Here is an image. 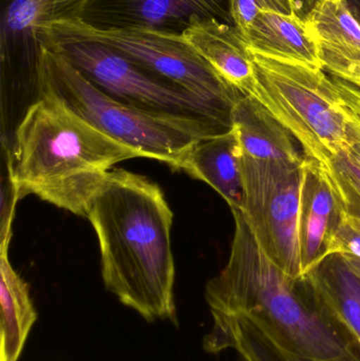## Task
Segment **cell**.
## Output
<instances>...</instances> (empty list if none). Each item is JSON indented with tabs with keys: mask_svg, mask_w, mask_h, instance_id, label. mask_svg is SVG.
<instances>
[{
	"mask_svg": "<svg viewBox=\"0 0 360 361\" xmlns=\"http://www.w3.org/2000/svg\"><path fill=\"white\" fill-rule=\"evenodd\" d=\"M230 258L205 288L213 317L203 349L218 354L228 339L249 335L312 360H333L354 349L317 307L302 280L275 265L256 243L239 210Z\"/></svg>",
	"mask_w": 360,
	"mask_h": 361,
	"instance_id": "cell-1",
	"label": "cell"
},
{
	"mask_svg": "<svg viewBox=\"0 0 360 361\" xmlns=\"http://www.w3.org/2000/svg\"><path fill=\"white\" fill-rule=\"evenodd\" d=\"M85 216L97 235L107 290L146 322L178 326L173 214L160 186L112 169L89 199Z\"/></svg>",
	"mask_w": 360,
	"mask_h": 361,
	"instance_id": "cell-2",
	"label": "cell"
},
{
	"mask_svg": "<svg viewBox=\"0 0 360 361\" xmlns=\"http://www.w3.org/2000/svg\"><path fill=\"white\" fill-rule=\"evenodd\" d=\"M8 154V182L17 200L35 195L82 216L114 165L143 158L42 93L19 120Z\"/></svg>",
	"mask_w": 360,
	"mask_h": 361,
	"instance_id": "cell-3",
	"label": "cell"
},
{
	"mask_svg": "<svg viewBox=\"0 0 360 361\" xmlns=\"http://www.w3.org/2000/svg\"><path fill=\"white\" fill-rule=\"evenodd\" d=\"M38 93L51 95L82 120L143 158L173 169L198 140L220 135L200 123L150 114L99 90L56 49L39 44L35 66Z\"/></svg>",
	"mask_w": 360,
	"mask_h": 361,
	"instance_id": "cell-4",
	"label": "cell"
},
{
	"mask_svg": "<svg viewBox=\"0 0 360 361\" xmlns=\"http://www.w3.org/2000/svg\"><path fill=\"white\" fill-rule=\"evenodd\" d=\"M36 34L38 44H104L150 73L228 109H234L244 95L222 80L182 33L130 25H97L82 17H70L42 21Z\"/></svg>",
	"mask_w": 360,
	"mask_h": 361,
	"instance_id": "cell-5",
	"label": "cell"
},
{
	"mask_svg": "<svg viewBox=\"0 0 360 361\" xmlns=\"http://www.w3.org/2000/svg\"><path fill=\"white\" fill-rule=\"evenodd\" d=\"M254 61L253 97L295 137L304 158L323 164L348 150V122L329 74L258 53Z\"/></svg>",
	"mask_w": 360,
	"mask_h": 361,
	"instance_id": "cell-6",
	"label": "cell"
},
{
	"mask_svg": "<svg viewBox=\"0 0 360 361\" xmlns=\"http://www.w3.org/2000/svg\"><path fill=\"white\" fill-rule=\"evenodd\" d=\"M63 53L99 90L150 114L200 123L218 133L232 128V110L150 73L97 42L44 44Z\"/></svg>",
	"mask_w": 360,
	"mask_h": 361,
	"instance_id": "cell-7",
	"label": "cell"
},
{
	"mask_svg": "<svg viewBox=\"0 0 360 361\" xmlns=\"http://www.w3.org/2000/svg\"><path fill=\"white\" fill-rule=\"evenodd\" d=\"M308 160L264 161L242 157L240 212L256 243L285 275L302 279L299 220Z\"/></svg>",
	"mask_w": 360,
	"mask_h": 361,
	"instance_id": "cell-8",
	"label": "cell"
},
{
	"mask_svg": "<svg viewBox=\"0 0 360 361\" xmlns=\"http://www.w3.org/2000/svg\"><path fill=\"white\" fill-rule=\"evenodd\" d=\"M82 18L97 25H130L182 33L194 18L228 23L230 0H94Z\"/></svg>",
	"mask_w": 360,
	"mask_h": 361,
	"instance_id": "cell-9",
	"label": "cell"
},
{
	"mask_svg": "<svg viewBox=\"0 0 360 361\" xmlns=\"http://www.w3.org/2000/svg\"><path fill=\"white\" fill-rule=\"evenodd\" d=\"M182 36L222 80L253 97L257 84L254 53L234 25L216 18H194Z\"/></svg>",
	"mask_w": 360,
	"mask_h": 361,
	"instance_id": "cell-10",
	"label": "cell"
},
{
	"mask_svg": "<svg viewBox=\"0 0 360 361\" xmlns=\"http://www.w3.org/2000/svg\"><path fill=\"white\" fill-rule=\"evenodd\" d=\"M242 149L234 128L194 142L182 156L175 169L213 187L230 205H242Z\"/></svg>",
	"mask_w": 360,
	"mask_h": 361,
	"instance_id": "cell-11",
	"label": "cell"
},
{
	"mask_svg": "<svg viewBox=\"0 0 360 361\" xmlns=\"http://www.w3.org/2000/svg\"><path fill=\"white\" fill-rule=\"evenodd\" d=\"M317 307L360 353V279L337 256L302 279Z\"/></svg>",
	"mask_w": 360,
	"mask_h": 361,
	"instance_id": "cell-12",
	"label": "cell"
},
{
	"mask_svg": "<svg viewBox=\"0 0 360 361\" xmlns=\"http://www.w3.org/2000/svg\"><path fill=\"white\" fill-rule=\"evenodd\" d=\"M241 35L252 52L323 69L318 40L296 13L262 11Z\"/></svg>",
	"mask_w": 360,
	"mask_h": 361,
	"instance_id": "cell-13",
	"label": "cell"
},
{
	"mask_svg": "<svg viewBox=\"0 0 360 361\" xmlns=\"http://www.w3.org/2000/svg\"><path fill=\"white\" fill-rule=\"evenodd\" d=\"M340 218L337 202L318 165L308 160L299 220L302 278L325 260L328 243Z\"/></svg>",
	"mask_w": 360,
	"mask_h": 361,
	"instance_id": "cell-14",
	"label": "cell"
},
{
	"mask_svg": "<svg viewBox=\"0 0 360 361\" xmlns=\"http://www.w3.org/2000/svg\"><path fill=\"white\" fill-rule=\"evenodd\" d=\"M243 156L264 161L299 163L304 160L290 131L255 97L242 95L232 114Z\"/></svg>",
	"mask_w": 360,
	"mask_h": 361,
	"instance_id": "cell-15",
	"label": "cell"
},
{
	"mask_svg": "<svg viewBox=\"0 0 360 361\" xmlns=\"http://www.w3.org/2000/svg\"><path fill=\"white\" fill-rule=\"evenodd\" d=\"M8 252V248L0 252L1 361H18L37 312L29 286L13 269Z\"/></svg>",
	"mask_w": 360,
	"mask_h": 361,
	"instance_id": "cell-16",
	"label": "cell"
},
{
	"mask_svg": "<svg viewBox=\"0 0 360 361\" xmlns=\"http://www.w3.org/2000/svg\"><path fill=\"white\" fill-rule=\"evenodd\" d=\"M306 23L318 42L360 50V25L346 0H325L309 15Z\"/></svg>",
	"mask_w": 360,
	"mask_h": 361,
	"instance_id": "cell-17",
	"label": "cell"
},
{
	"mask_svg": "<svg viewBox=\"0 0 360 361\" xmlns=\"http://www.w3.org/2000/svg\"><path fill=\"white\" fill-rule=\"evenodd\" d=\"M46 0H12L4 11L1 23V55L11 54L19 44H32L39 48L38 25L44 20Z\"/></svg>",
	"mask_w": 360,
	"mask_h": 361,
	"instance_id": "cell-18",
	"label": "cell"
},
{
	"mask_svg": "<svg viewBox=\"0 0 360 361\" xmlns=\"http://www.w3.org/2000/svg\"><path fill=\"white\" fill-rule=\"evenodd\" d=\"M317 165L331 188L340 212L360 219L359 165L346 152Z\"/></svg>",
	"mask_w": 360,
	"mask_h": 361,
	"instance_id": "cell-19",
	"label": "cell"
},
{
	"mask_svg": "<svg viewBox=\"0 0 360 361\" xmlns=\"http://www.w3.org/2000/svg\"><path fill=\"white\" fill-rule=\"evenodd\" d=\"M234 350L244 361H360L356 349L333 360H312L283 351L268 341L249 335H239L228 339L222 345L221 352Z\"/></svg>",
	"mask_w": 360,
	"mask_h": 361,
	"instance_id": "cell-20",
	"label": "cell"
},
{
	"mask_svg": "<svg viewBox=\"0 0 360 361\" xmlns=\"http://www.w3.org/2000/svg\"><path fill=\"white\" fill-rule=\"evenodd\" d=\"M319 48L323 71L360 89V50L321 42Z\"/></svg>",
	"mask_w": 360,
	"mask_h": 361,
	"instance_id": "cell-21",
	"label": "cell"
},
{
	"mask_svg": "<svg viewBox=\"0 0 360 361\" xmlns=\"http://www.w3.org/2000/svg\"><path fill=\"white\" fill-rule=\"evenodd\" d=\"M330 78L348 122V150L346 154L360 166V90L335 76L330 75Z\"/></svg>",
	"mask_w": 360,
	"mask_h": 361,
	"instance_id": "cell-22",
	"label": "cell"
},
{
	"mask_svg": "<svg viewBox=\"0 0 360 361\" xmlns=\"http://www.w3.org/2000/svg\"><path fill=\"white\" fill-rule=\"evenodd\" d=\"M262 11L296 13L291 0H230V20L240 33Z\"/></svg>",
	"mask_w": 360,
	"mask_h": 361,
	"instance_id": "cell-23",
	"label": "cell"
},
{
	"mask_svg": "<svg viewBox=\"0 0 360 361\" xmlns=\"http://www.w3.org/2000/svg\"><path fill=\"white\" fill-rule=\"evenodd\" d=\"M93 1L94 0H46L42 21L82 17Z\"/></svg>",
	"mask_w": 360,
	"mask_h": 361,
	"instance_id": "cell-24",
	"label": "cell"
},
{
	"mask_svg": "<svg viewBox=\"0 0 360 361\" xmlns=\"http://www.w3.org/2000/svg\"><path fill=\"white\" fill-rule=\"evenodd\" d=\"M352 14L360 25V0H346Z\"/></svg>",
	"mask_w": 360,
	"mask_h": 361,
	"instance_id": "cell-25",
	"label": "cell"
},
{
	"mask_svg": "<svg viewBox=\"0 0 360 361\" xmlns=\"http://www.w3.org/2000/svg\"><path fill=\"white\" fill-rule=\"evenodd\" d=\"M359 90H360V89H359Z\"/></svg>",
	"mask_w": 360,
	"mask_h": 361,
	"instance_id": "cell-26",
	"label": "cell"
}]
</instances>
